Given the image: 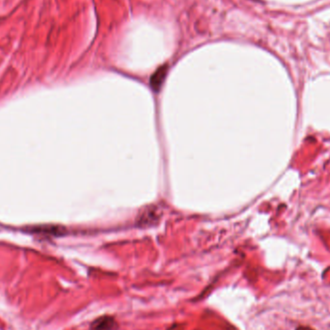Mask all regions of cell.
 <instances>
[{
  "instance_id": "obj_2",
  "label": "cell",
  "mask_w": 330,
  "mask_h": 330,
  "mask_svg": "<svg viewBox=\"0 0 330 330\" xmlns=\"http://www.w3.org/2000/svg\"><path fill=\"white\" fill-rule=\"evenodd\" d=\"M165 75H166V68H160L157 73L153 75L152 80H151V85L154 90H156V91L159 90L161 84L163 82Z\"/></svg>"
},
{
  "instance_id": "obj_3",
  "label": "cell",
  "mask_w": 330,
  "mask_h": 330,
  "mask_svg": "<svg viewBox=\"0 0 330 330\" xmlns=\"http://www.w3.org/2000/svg\"><path fill=\"white\" fill-rule=\"evenodd\" d=\"M297 330H312L310 329V328H308V327H298Z\"/></svg>"
},
{
  "instance_id": "obj_1",
  "label": "cell",
  "mask_w": 330,
  "mask_h": 330,
  "mask_svg": "<svg viewBox=\"0 0 330 330\" xmlns=\"http://www.w3.org/2000/svg\"><path fill=\"white\" fill-rule=\"evenodd\" d=\"M118 324L114 318L110 316H101L92 322L91 330H116Z\"/></svg>"
}]
</instances>
